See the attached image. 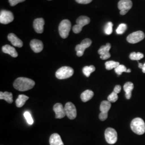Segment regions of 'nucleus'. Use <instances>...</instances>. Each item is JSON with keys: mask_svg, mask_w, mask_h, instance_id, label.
Masks as SVG:
<instances>
[{"mask_svg": "<svg viewBox=\"0 0 145 145\" xmlns=\"http://www.w3.org/2000/svg\"><path fill=\"white\" fill-rule=\"evenodd\" d=\"M35 85V82L33 80L23 77L17 78L13 84L14 87L20 91H27L33 88Z\"/></svg>", "mask_w": 145, "mask_h": 145, "instance_id": "nucleus-1", "label": "nucleus"}, {"mask_svg": "<svg viewBox=\"0 0 145 145\" xmlns=\"http://www.w3.org/2000/svg\"><path fill=\"white\" fill-rule=\"evenodd\" d=\"M131 128L135 134L142 135L145 133V123L141 118H135L131 123Z\"/></svg>", "mask_w": 145, "mask_h": 145, "instance_id": "nucleus-2", "label": "nucleus"}, {"mask_svg": "<svg viewBox=\"0 0 145 145\" xmlns=\"http://www.w3.org/2000/svg\"><path fill=\"white\" fill-rule=\"evenodd\" d=\"M71 23L68 20H64L61 22L59 26V32L61 38H67L71 29Z\"/></svg>", "mask_w": 145, "mask_h": 145, "instance_id": "nucleus-3", "label": "nucleus"}, {"mask_svg": "<svg viewBox=\"0 0 145 145\" xmlns=\"http://www.w3.org/2000/svg\"><path fill=\"white\" fill-rule=\"evenodd\" d=\"M73 74L74 70L72 68L68 66H63L57 69V71L56 72V76L58 79L63 80L71 77Z\"/></svg>", "mask_w": 145, "mask_h": 145, "instance_id": "nucleus-4", "label": "nucleus"}, {"mask_svg": "<svg viewBox=\"0 0 145 145\" xmlns=\"http://www.w3.org/2000/svg\"><path fill=\"white\" fill-rule=\"evenodd\" d=\"M90 22V18L86 16L79 17L76 20V24L72 27V31L75 33H78L82 31L84 26L88 24Z\"/></svg>", "mask_w": 145, "mask_h": 145, "instance_id": "nucleus-5", "label": "nucleus"}, {"mask_svg": "<svg viewBox=\"0 0 145 145\" xmlns=\"http://www.w3.org/2000/svg\"><path fill=\"white\" fill-rule=\"evenodd\" d=\"M105 138L109 144H114L117 141V133L116 131L111 127L108 128L105 131Z\"/></svg>", "mask_w": 145, "mask_h": 145, "instance_id": "nucleus-6", "label": "nucleus"}, {"mask_svg": "<svg viewBox=\"0 0 145 145\" xmlns=\"http://www.w3.org/2000/svg\"><path fill=\"white\" fill-rule=\"evenodd\" d=\"M145 33L141 31L133 32L127 37V41L131 44H136L145 38Z\"/></svg>", "mask_w": 145, "mask_h": 145, "instance_id": "nucleus-7", "label": "nucleus"}, {"mask_svg": "<svg viewBox=\"0 0 145 145\" xmlns=\"http://www.w3.org/2000/svg\"><path fill=\"white\" fill-rule=\"evenodd\" d=\"M91 43L92 42L90 39L86 38L82 40L80 44L76 45V46L75 47V50L76 51L77 56L79 57H82L84 54L85 50L87 48L90 46V45H91Z\"/></svg>", "mask_w": 145, "mask_h": 145, "instance_id": "nucleus-8", "label": "nucleus"}, {"mask_svg": "<svg viewBox=\"0 0 145 145\" xmlns=\"http://www.w3.org/2000/svg\"><path fill=\"white\" fill-rule=\"evenodd\" d=\"M14 19V16L10 11L2 10L0 13V23L3 24H7L12 22Z\"/></svg>", "mask_w": 145, "mask_h": 145, "instance_id": "nucleus-9", "label": "nucleus"}, {"mask_svg": "<svg viewBox=\"0 0 145 145\" xmlns=\"http://www.w3.org/2000/svg\"><path fill=\"white\" fill-rule=\"evenodd\" d=\"M65 110L68 118L70 119H75L77 116L75 106L72 102H68L65 106Z\"/></svg>", "mask_w": 145, "mask_h": 145, "instance_id": "nucleus-10", "label": "nucleus"}, {"mask_svg": "<svg viewBox=\"0 0 145 145\" xmlns=\"http://www.w3.org/2000/svg\"><path fill=\"white\" fill-rule=\"evenodd\" d=\"M111 47L110 43H107L105 45H103L100 47L98 51V53L100 55V58L102 60H106L111 57V54L109 51Z\"/></svg>", "mask_w": 145, "mask_h": 145, "instance_id": "nucleus-11", "label": "nucleus"}, {"mask_svg": "<svg viewBox=\"0 0 145 145\" xmlns=\"http://www.w3.org/2000/svg\"><path fill=\"white\" fill-rule=\"evenodd\" d=\"M53 110L56 113V118L61 119L66 116L65 108L63 107L62 104L59 103L56 104L53 106Z\"/></svg>", "mask_w": 145, "mask_h": 145, "instance_id": "nucleus-12", "label": "nucleus"}, {"mask_svg": "<svg viewBox=\"0 0 145 145\" xmlns=\"http://www.w3.org/2000/svg\"><path fill=\"white\" fill-rule=\"evenodd\" d=\"M30 45L32 51L35 53H39L42 51L44 45L42 41L38 39H32L31 40Z\"/></svg>", "mask_w": 145, "mask_h": 145, "instance_id": "nucleus-13", "label": "nucleus"}, {"mask_svg": "<svg viewBox=\"0 0 145 145\" xmlns=\"http://www.w3.org/2000/svg\"><path fill=\"white\" fill-rule=\"evenodd\" d=\"M45 24L44 20L42 18H37L33 22V28L38 33H42L44 31V26Z\"/></svg>", "mask_w": 145, "mask_h": 145, "instance_id": "nucleus-14", "label": "nucleus"}, {"mask_svg": "<svg viewBox=\"0 0 145 145\" xmlns=\"http://www.w3.org/2000/svg\"><path fill=\"white\" fill-rule=\"evenodd\" d=\"M132 5L133 4L131 0H120L118 4V7L120 11L125 10L128 12Z\"/></svg>", "mask_w": 145, "mask_h": 145, "instance_id": "nucleus-15", "label": "nucleus"}, {"mask_svg": "<svg viewBox=\"0 0 145 145\" xmlns=\"http://www.w3.org/2000/svg\"><path fill=\"white\" fill-rule=\"evenodd\" d=\"M8 39L14 46L22 47L23 45V42L14 33H9L8 36Z\"/></svg>", "mask_w": 145, "mask_h": 145, "instance_id": "nucleus-16", "label": "nucleus"}, {"mask_svg": "<svg viewBox=\"0 0 145 145\" xmlns=\"http://www.w3.org/2000/svg\"><path fill=\"white\" fill-rule=\"evenodd\" d=\"M2 50L3 53L9 54L12 57H18V53L15 48L9 45H5L3 46L2 48Z\"/></svg>", "mask_w": 145, "mask_h": 145, "instance_id": "nucleus-17", "label": "nucleus"}, {"mask_svg": "<svg viewBox=\"0 0 145 145\" xmlns=\"http://www.w3.org/2000/svg\"><path fill=\"white\" fill-rule=\"evenodd\" d=\"M50 145H64L60 135L57 133L52 134L50 138Z\"/></svg>", "mask_w": 145, "mask_h": 145, "instance_id": "nucleus-18", "label": "nucleus"}, {"mask_svg": "<svg viewBox=\"0 0 145 145\" xmlns=\"http://www.w3.org/2000/svg\"><path fill=\"white\" fill-rule=\"evenodd\" d=\"M134 88L133 83L127 82L124 86V90L125 92V97L127 99H130L132 96V91Z\"/></svg>", "mask_w": 145, "mask_h": 145, "instance_id": "nucleus-19", "label": "nucleus"}, {"mask_svg": "<svg viewBox=\"0 0 145 145\" xmlns=\"http://www.w3.org/2000/svg\"><path fill=\"white\" fill-rule=\"evenodd\" d=\"M93 92L90 90H87L84 91L81 95V99L83 102H87L93 97Z\"/></svg>", "mask_w": 145, "mask_h": 145, "instance_id": "nucleus-20", "label": "nucleus"}, {"mask_svg": "<svg viewBox=\"0 0 145 145\" xmlns=\"http://www.w3.org/2000/svg\"><path fill=\"white\" fill-rule=\"evenodd\" d=\"M111 106V102L108 101H103L101 102L100 105V111L103 114H108Z\"/></svg>", "mask_w": 145, "mask_h": 145, "instance_id": "nucleus-21", "label": "nucleus"}, {"mask_svg": "<svg viewBox=\"0 0 145 145\" xmlns=\"http://www.w3.org/2000/svg\"><path fill=\"white\" fill-rule=\"evenodd\" d=\"M29 99V97L25 95H20L16 101V104L17 107H22L25 103L26 101L28 100Z\"/></svg>", "mask_w": 145, "mask_h": 145, "instance_id": "nucleus-22", "label": "nucleus"}, {"mask_svg": "<svg viewBox=\"0 0 145 145\" xmlns=\"http://www.w3.org/2000/svg\"><path fill=\"white\" fill-rule=\"evenodd\" d=\"M0 99H5L8 103H12L13 102V96L11 93H9L8 91L5 92H0Z\"/></svg>", "mask_w": 145, "mask_h": 145, "instance_id": "nucleus-23", "label": "nucleus"}, {"mask_svg": "<svg viewBox=\"0 0 145 145\" xmlns=\"http://www.w3.org/2000/svg\"><path fill=\"white\" fill-rule=\"evenodd\" d=\"M115 72L118 75H120L123 72H131L130 69H127L126 67L123 65H120L117 68L114 69Z\"/></svg>", "mask_w": 145, "mask_h": 145, "instance_id": "nucleus-24", "label": "nucleus"}, {"mask_svg": "<svg viewBox=\"0 0 145 145\" xmlns=\"http://www.w3.org/2000/svg\"><path fill=\"white\" fill-rule=\"evenodd\" d=\"M95 71V67L93 65H91L89 66H85L83 68V72L84 75L86 77H89L91 73Z\"/></svg>", "mask_w": 145, "mask_h": 145, "instance_id": "nucleus-25", "label": "nucleus"}, {"mask_svg": "<svg viewBox=\"0 0 145 145\" xmlns=\"http://www.w3.org/2000/svg\"><path fill=\"white\" fill-rule=\"evenodd\" d=\"M105 68L107 70H111L114 68H116L119 65H120V63L118 62H116L114 61H109L107 62H105Z\"/></svg>", "mask_w": 145, "mask_h": 145, "instance_id": "nucleus-26", "label": "nucleus"}, {"mask_svg": "<svg viewBox=\"0 0 145 145\" xmlns=\"http://www.w3.org/2000/svg\"><path fill=\"white\" fill-rule=\"evenodd\" d=\"M144 57V55L140 52H132L130 54V58L132 60H139L142 59Z\"/></svg>", "mask_w": 145, "mask_h": 145, "instance_id": "nucleus-27", "label": "nucleus"}, {"mask_svg": "<svg viewBox=\"0 0 145 145\" xmlns=\"http://www.w3.org/2000/svg\"><path fill=\"white\" fill-rule=\"evenodd\" d=\"M24 117L26 119L27 123L29 125H32L33 124V119L32 117L31 114L29 111H25L24 113Z\"/></svg>", "mask_w": 145, "mask_h": 145, "instance_id": "nucleus-28", "label": "nucleus"}, {"mask_svg": "<svg viewBox=\"0 0 145 145\" xmlns=\"http://www.w3.org/2000/svg\"><path fill=\"white\" fill-rule=\"evenodd\" d=\"M112 27H113V24L111 22H108L105 27V33L108 35H110L112 32Z\"/></svg>", "mask_w": 145, "mask_h": 145, "instance_id": "nucleus-29", "label": "nucleus"}, {"mask_svg": "<svg viewBox=\"0 0 145 145\" xmlns=\"http://www.w3.org/2000/svg\"><path fill=\"white\" fill-rule=\"evenodd\" d=\"M118 94L114 93V91H113L110 95H109V96L108 97V101L110 102L114 103L118 100Z\"/></svg>", "mask_w": 145, "mask_h": 145, "instance_id": "nucleus-30", "label": "nucleus"}, {"mask_svg": "<svg viewBox=\"0 0 145 145\" xmlns=\"http://www.w3.org/2000/svg\"><path fill=\"white\" fill-rule=\"evenodd\" d=\"M127 29V25L125 24H120L118 28L116 30V32L117 34H119V35H121L123 34L125 31H126Z\"/></svg>", "mask_w": 145, "mask_h": 145, "instance_id": "nucleus-31", "label": "nucleus"}, {"mask_svg": "<svg viewBox=\"0 0 145 145\" xmlns=\"http://www.w3.org/2000/svg\"><path fill=\"white\" fill-rule=\"evenodd\" d=\"M25 0H9L11 6H15L18 3L24 2Z\"/></svg>", "mask_w": 145, "mask_h": 145, "instance_id": "nucleus-32", "label": "nucleus"}, {"mask_svg": "<svg viewBox=\"0 0 145 145\" xmlns=\"http://www.w3.org/2000/svg\"><path fill=\"white\" fill-rule=\"evenodd\" d=\"M108 114H103L101 112L99 114V118L101 121H104L108 118Z\"/></svg>", "mask_w": 145, "mask_h": 145, "instance_id": "nucleus-33", "label": "nucleus"}, {"mask_svg": "<svg viewBox=\"0 0 145 145\" xmlns=\"http://www.w3.org/2000/svg\"><path fill=\"white\" fill-rule=\"evenodd\" d=\"M75 1L80 4L86 5V4H88V3H90L91 2H92L93 0H75Z\"/></svg>", "mask_w": 145, "mask_h": 145, "instance_id": "nucleus-34", "label": "nucleus"}, {"mask_svg": "<svg viewBox=\"0 0 145 145\" xmlns=\"http://www.w3.org/2000/svg\"><path fill=\"white\" fill-rule=\"evenodd\" d=\"M121 89V86L120 85H117L114 87V93H116L118 94V93H119L120 92Z\"/></svg>", "mask_w": 145, "mask_h": 145, "instance_id": "nucleus-35", "label": "nucleus"}, {"mask_svg": "<svg viewBox=\"0 0 145 145\" xmlns=\"http://www.w3.org/2000/svg\"><path fill=\"white\" fill-rule=\"evenodd\" d=\"M142 72L145 73V63L143 64V67L142 68Z\"/></svg>", "mask_w": 145, "mask_h": 145, "instance_id": "nucleus-36", "label": "nucleus"}, {"mask_svg": "<svg viewBox=\"0 0 145 145\" xmlns=\"http://www.w3.org/2000/svg\"><path fill=\"white\" fill-rule=\"evenodd\" d=\"M143 67V64L141 63H139V67L142 69V68Z\"/></svg>", "mask_w": 145, "mask_h": 145, "instance_id": "nucleus-37", "label": "nucleus"}, {"mask_svg": "<svg viewBox=\"0 0 145 145\" xmlns=\"http://www.w3.org/2000/svg\"><path fill=\"white\" fill-rule=\"evenodd\" d=\"M48 1H51V0H48Z\"/></svg>", "mask_w": 145, "mask_h": 145, "instance_id": "nucleus-38", "label": "nucleus"}]
</instances>
